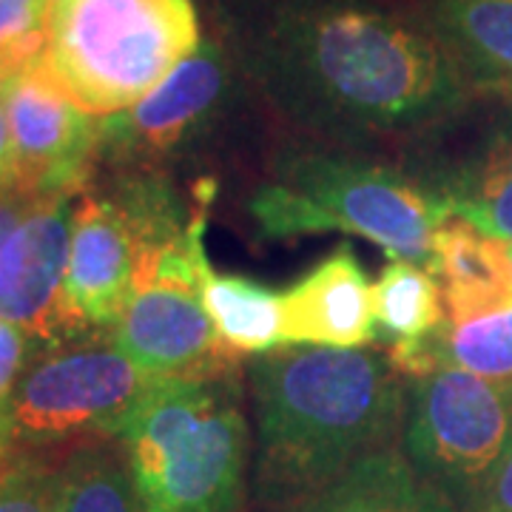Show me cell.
<instances>
[{"label":"cell","instance_id":"obj_1","mask_svg":"<svg viewBox=\"0 0 512 512\" xmlns=\"http://www.w3.org/2000/svg\"><path fill=\"white\" fill-rule=\"evenodd\" d=\"M251 52L285 109L339 131L413 134L470 92L424 20L376 0H279Z\"/></svg>","mask_w":512,"mask_h":512},{"label":"cell","instance_id":"obj_2","mask_svg":"<svg viewBox=\"0 0 512 512\" xmlns=\"http://www.w3.org/2000/svg\"><path fill=\"white\" fill-rule=\"evenodd\" d=\"M390 359L359 348L265 353L251 370L259 484L276 501H308L404 424L407 390Z\"/></svg>","mask_w":512,"mask_h":512},{"label":"cell","instance_id":"obj_3","mask_svg":"<svg viewBox=\"0 0 512 512\" xmlns=\"http://www.w3.org/2000/svg\"><path fill=\"white\" fill-rule=\"evenodd\" d=\"M140 512H237L248 424L231 373L160 379L114 430Z\"/></svg>","mask_w":512,"mask_h":512},{"label":"cell","instance_id":"obj_4","mask_svg":"<svg viewBox=\"0 0 512 512\" xmlns=\"http://www.w3.org/2000/svg\"><path fill=\"white\" fill-rule=\"evenodd\" d=\"M200 43L191 0H52L43 66L86 114L109 120Z\"/></svg>","mask_w":512,"mask_h":512},{"label":"cell","instance_id":"obj_5","mask_svg":"<svg viewBox=\"0 0 512 512\" xmlns=\"http://www.w3.org/2000/svg\"><path fill=\"white\" fill-rule=\"evenodd\" d=\"M248 208L265 239L342 231L424 268L441 222L453 217L441 194H427L399 171L325 154L282 165L279 177L262 185Z\"/></svg>","mask_w":512,"mask_h":512},{"label":"cell","instance_id":"obj_6","mask_svg":"<svg viewBox=\"0 0 512 512\" xmlns=\"http://www.w3.org/2000/svg\"><path fill=\"white\" fill-rule=\"evenodd\" d=\"M211 191V183L200 185L183 237L140 268L137 291L111 328V342L157 379L222 376L239 362L202 302V274L211 268L205 254Z\"/></svg>","mask_w":512,"mask_h":512},{"label":"cell","instance_id":"obj_7","mask_svg":"<svg viewBox=\"0 0 512 512\" xmlns=\"http://www.w3.org/2000/svg\"><path fill=\"white\" fill-rule=\"evenodd\" d=\"M404 456L444 493L481 484L512 441V379H487L458 367L416 376L404 404Z\"/></svg>","mask_w":512,"mask_h":512},{"label":"cell","instance_id":"obj_8","mask_svg":"<svg viewBox=\"0 0 512 512\" xmlns=\"http://www.w3.org/2000/svg\"><path fill=\"white\" fill-rule=\"evenodd\" d=\"M157 382L114 342L57 350L23 373L12 396L15 433L29 444H52L92 430L111 439Z\"/></svg>","mask_w":512,"mask_h":512},{"label":"cell","instance_id":"obj_9","mask_svg":"<svg viewBox=\"0 0 512 512\" xmlns=\"http://www.w3.org/2000/svg\"><path fill=\"white\" fill-rule=\"evenodd\" d=\"M0 97L15 146L12 183L37 197H72L100 140V120L63 92V86L46 72L43 60L0 77Z\"/></svg>","mask_w":512,"mask_h":512},{"label":"cell","instance_id":"obj_10","mask_svg":"<svg viewBox=\"0 0 512 512\" xmlns=\"http://www.w3.org/2000/svg\"><path fill=\"white\" fill-rule=\"evenodd\" d=\"M143 259L140 234L117 200L77 202L60 293L63 330L114 328L137 291Z\"/></svg>","mask_w":512,"mask_h":512},{"label":"cell","instance_id":"obj_11","mask_svg":"<svg viewBox=\"0 0 512 512\" xmlns=\"http://www.w3.org/2000/svg\"><path fill=\"white\" fill-rule=\"evenodd\" d=\"M72 197H40L0 248V319L32 339L63 333L60 293L72 242Z\"/></svg>","mask_w":512,"mask_h":512},{"label":"cell","instance_id":"obj_12","mask_svg":"<svg viewBox=\"0 0 512 512\" xmlns=\"http://www.w3.org/2000/svg\"><path fill=\"white\" fill-rule=\"evenodd\" d=\"M228 83V57L217 43L202 40L143 100L117 117L100 120V137L148 154L183 146L220 111Z\"/></svg>","mask_w":512,"mask_h":512},{"label":"cell","instance_id":"obj_13","mask_svg":"<svg viewBox=\"0 0 512 512\" xmlns=\"http://www.w3.org/2000/svg\"><path fill=\"white\" fill-rule=\"evenodd\" d=\"M370 288L362 262L348 245H339L282 293L285 345L362 348L376 336Z\"/></svg>","mask_w":512,"mask_h":512},{"label":"cell","instance_id":"obj_14","mask_svg":"<svg viewBox=\"0 0 512 512\" xmlns=\"http://www.w3.org/2000/svg\"><path fill=\"white\" fill-rule=\"evenodd\" d=\"M467 89L512 103V0H421V15Z\"/></svg>","mask_w":512,"mask_h":512},{"label":"cell","instance_id":"obj_15","mask_svg":"<svg viewBox=\"0 0 512 512\" xmlns=\"http://www.w3.org/2000/svg\"><path fill=\"white\" fill-rule=\"evenodd\" d=\"M427 271L441 282L447 319H464L512 302L507 242L478 231L467 220L441 222Z\"/></svg>","mask_w":512,"mask_h":512},{"label":"cell","instance_id":"obj_16","mask_svg":"<svg viewBox=\"0 0 512 512\" xmlns=\"http://www.w3.org/2000/svg\"><path fill=\"white\" fill-rule=\"evenodd\" d=\"M299 512H458L453 495L433 484L402 450L387 447L348 467L302 501Z\"/></svg>","mask_w":512,"mask_h":512},{"label":"cell","instance_id":"obj_17","mask_svg":"<svg viewBox=\"0 0 512 512\" xmlns=\"http://www.w3.org/2000/svg\"><path fill=\"white\" fill-rule=\"evenodd\" d=\"M390 362L407 376L458 367L487 379H512V302L476 316L447 319L419 342L396 345Z\"/></svg>","mask_w":512,"mask_h":512},{"label":"cell","instance_id":"obj_18","mask_svg":"<svg viewBox=\"0 0 512 512\" xmlns=\"http://www.w3.org/2000/svg\"><path fill=\"white\" fill-rule=\"evenodd\" d=\"M453 217L490 237L512 242V111L458 168L441 194Z\"/></svg>","mask_w":512,"mask_h":512},{"label":"cell","instance_id":"obj_19","mask_svg":"<svg viewBox=\"0 0 512 512\" xmlns=\"http://www.w3.org/2000/svg\"><path fill=\"white\" fill-rule=\"evenodd\" d=\"M202 302L220 339L234 353H274L285 348L282 293L248 276L202 274Z\"/></svg>","mask_w":512,"mask_h":512},{"label":"cell","instance_id":"obj_20","mask_svg":"<svg viewBox=\"0 0 512 512\" xmlns=\"http://www.w3.org/2000/svg\"><path fill=\"white\" fill-rule=\"evenodd\" d=\"M373 322L396 345L430 336L447 322L444 293L436 276L419 262L393 259L373 282Z\"/></svg>","mask_w":512,"mask_h":512},{"label":"cell","instance_id":"obj_21","mask_svg":"<svg viewBox=\"0 0 512 512\" xmlns=\"http://www.w3.org/2000/svg\"><path fill=\"white\" fill-rule=\"evenodd\" d=\"M57 512H140L120 441L83 444L57 467Z\"/></svg>","mask_w":512,"mask_h":512},{"label":"cell","instance_id":"obj_22","mask_svg":"<svg viewBox=\"0 0 512 512\" xmlns=\"http://www.w3.org/2000/svg\"><path fill=\"white\" fill-rule=\"evenodd\" d=\"M46 15L49 0H0V77L43 60Z\"/></svg>","mask_w":512,"mask_h":512},{"label":"cell","instance_id":"obj_23","mask_svg":"<svg viewBox=\"0 0 512 512\" xmlns=\"http://www.w3.org/2000/svg\"><path fill=\"white\" fill-rule=\"evenodd\" d=\"M0 512H57V467L12 456L0 470Z\"/></svg>","mask_w":512,"mask_h":512},{"label":"cell","instance_id":"obj_24","mask_svg":"<svg viewBox=\"0 0 512 512\" xmlns=\"http://www.w3.org/2000/svg\"><path fill=\"white\" fill-rule=\"evenodd\" d=\"M29 348H32V336L15 322L0 319V402H12L26 370Z\"/></svg>","mask_w":512,"mask_h":512},{"label":"cell","instance_id":"obj_25","mask_svg":"<svg viewBox=\"0 0 512 512\" xmlns=\"http://www.w3.org/2000/svg\"><path fill=\"white\" fill-rule=\"evenodd\" d=\"M467 512H512V441L467 498Z\"/></svg>","mask_w":512,"mask_h":512},{"label":"cell","instance_id":"obj_26","mask_svg":"<svg viewBox=\"0 0 512 512\" xmlns=\"http://www.w3.org/2000/svg\"><path fill=\"white\" fill-rule=\"evenodd\" d=\"M40 200L37 194L26 191L18 183L0 185V248L6 245V239L15 234L20 222L26 220V214L35 208V202Z\"/></svg>","mask_w":512,"mask_h":512},{"label":"cell","instance_id":"obj_27","mask_svg":"<svg viewBox=\"0 0 512 512\" xmlns=\"http://www.w3.org/2000/svg\"><path fill=\"white\" fill-rule=\"evenodd\" d=\"M15 177V146H12V128H9V114L0 97V185L12 183Z\"/></svg>","mask_w":512,"mask_h":512},{"label":"cell","instance_id":"obj_28","mask_svg":"<svg viewBox=\"0 0 512 512\" xmlns=\"http://www.w3.org/2000/svg\"><path fill=\"white\" fill-rule=\"evenodd\" d=\"M18 441L15 419H12V402H0V470L12 458V444Z\"/></svg>","mask_w":512,"mask_h":512},{"label":"cell","instance_id":"obj_29","mask_svg":"<svg viewBox=\"0 0 512 512\" xmlns=\"http://www.w3.org/2000/svg\"><path fill=\"white\" fill-rule=\"evenodd\" d=\"M507 256H510V268H512V242H507Z\"/></svg>","mask_w":512,"mask_h":512},{"label":"cell","instance_id":"obj_30","mask_svg":"<svg viewBox=\"0 0 512 512\" xmlns=\"http://www.w3.org/2000/svg\"><path fill=\"white\" fill-rule=\"evenodd\" d=\"M49 3H52V0H49Z\"/></svg>","mask_w":512,"mask_h":512}]
</instances>
